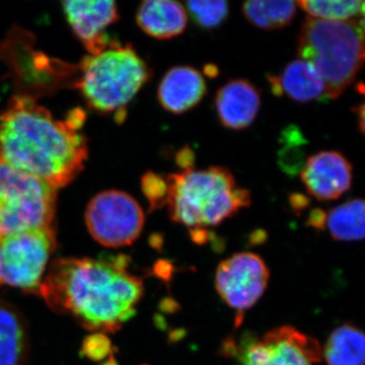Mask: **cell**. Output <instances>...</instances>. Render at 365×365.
<instances>
[{
  "label": "cell",
  "mask_w": 365,
  "mask_h": 365,
  "mask_svg": "<svg viewBox=\"0 0 365 365\" xmlns=\"http://www.w3.org/2000/svg\"><path fill=\"white\" fill-rule=\"evenodd\" d=\"M83 121L81 110L59 121L32 97H14L0 116V160L54 189L66 186L88 158L86 138L78 133Z\"/></svg>",
  "instance_id": "6da1fadb"
},
{
  "label": "cell",
  "mask_w": 365,
  "mask_h": 365,
  "mask_svg": "<svg viewBox=\"0 0 365 365\" xmlns=\"http://www.w3.org/2000/svg\"><path fill=\"white\" fill-rule=\"evenodd\" d=\"M119 259H59L52 264L39 294L50 309L69 314L96 332L119 330L136 313L143 281Z\"/></svg>",
  "instance_id": "7a4b0ae2"
},
{
  "label": "cell",
  "mask_w": 365,
  "mask_h": 365,
  "mask_svg": "<svg viewBox=\"0 0 365 365\" xmlns=\"http://www.w3.org/2000/svg\"><path fill=\"white\" fill-rule=\"evenodd\" d=\"M165 180L170 218L188 227L194 242H203L206 228L217 227L251 205L249 190L240 187L227 168L182 170Z\"/></svg>",
  "instance_id": "3957f363"
},
{
  "label": "cell",
  "mask_w": 365,
  "mask_h": 365,
  "mask_svg": "<svg viewBox=\"0 0 365 365\" xmlns=\"http://www.w3.org/2000/svg\"><path fill=\"white\" fill-rule=\"evenodd\" d=\"M299 59L309 62L324 79L327 98L336 100L351 86L364 61V19L316 20L302 24L297 39Z\"/></svg>",
  "instance_id": "277c9868"
},
{
  "label": "cell",
  "mask_w": 365,
  "mask_h": 365,
  "mask_svg": "<svg viewBox=\"0 0 365 365\" xmlns=\"http://www.w3.org/2000/svg\"><path fill=\"white\" fill-rule=\"evenodd\" d=\"M76 88L88 106L123 121L126 107L150 81L153 71L130 44L112 41L107 49L81 61Z\"/></svg>",
  "instance_id": "5b68a950"
},
{
  "label": "cell",
  "mask_w": 365,
  "mask_h": 365,
  "mask_svg": "<svg viewBox=\"0 0 365 365\" xmlns=\"http://www.w3.org/2000/svg\"><path fill=\"white\" fill-rule=\"evenodd\" d=\"M56 189L0 160V239L38 228H54Z\"/></svg>",
  "instance_id": "8992f818"
},
{
  "label": "cell",
  "mask_w": 365,
  "mask_h": 365,
  "mask_svg": "<svg viewBox=\"0 0 365 365\" xmlns=\"http://www.w3.org/2000/svg\"><path fill=\"white\" fill-rule=\"evenodd\" d=\"M222 351L241 365H314L322 359L318 341L292 326H282L258 338L252 333L223 343Z\"/></svg>",
  "instance_id": "52a82bcc"
},
{
  "label": "cell",
  "mask_w": 365,
  "mask_h": 365,
  "mask_svg": "<svg viewBox=\"0 0 365 365\" xmlns=\"http://www.w3.org/2000/svg\"><path fill=\"white\" fill-rule=\"evenodd\" d=\"M56 249L54 228H38L0 239V287L39 292L50 257Z\"/></svg>",
  "instance_id": "ba28073f"
},
{
  "label": "cell",
  "mask_w": 365,
  "mask_h": 365,
  "mask_svg": "<svg viewBox=\"0 0 365 365\" xmlns=\"http://www.w3.org/2000/svg\"><path fill=\"white\" fill-rule=\"evenodd\" d=\"M91 237L103 246H129L140 235L144 213L138 202L125 192L109 190L91 199L86 210Z\"/></svg>",
  "instance_id": "9c48e42d"
},
{
  "label": "cell",
  "mask_w": 365,
  "mask_h": 365,
  "mask_svg": "<svg viewBox=\"0 0 365 365\" xmlns=\"http://www.w3.org/2000/svg\"><path fill=\"white\" fill-rule=\"evenodd\" d=\"M269 280V270L258 255L239 253L225 259L215 273V287L227 306L244 313L261 299Z\"/></svg>",
  "instance_id": "30bf717a"
},
{
  "label": "cell",
  "mask_w": 365,
  "mask_h": 365,
  "mask_svg": "<svg viewBox=\"0 0 365 365\" xmlns=\"http://www.w3.org/2000/svg\"><path fill=\"white\" fill-rule=\"evenodd\" d=\"M66 20L74 35L90 55L104 51L112 40L106 34L116 23L119 14L116 4L110 0H71L62 2Z\"/></svg>",
  "instance_id": "8fae6325"
},
{
  "label": "cell",
  "mask_w": 365,
  "mask_h": 365,
  "mask_svg": "<svg viewBox=\"0 0 365 365\" xmlns=\"http://www.w3.org/2000/svg\"><path fill=\"white\" fill-rule=\"evenodd\" d=\"M307 193L319 201L336 200L351 188V163L335 150H323L311 155L300 173Z\"/></svg>",
  "instance_id": "7c38bea8"
},
{
  "label": "cell",
  "mask_w": 365,
  "mask_h": 365,
  "mask_svg": "<svg viewBox=\"0 0 365 365\" xmlns=\"http://www.w3.org/2000/svg\"><path fill=\"white\" fill-rule=\"evenodd\" d=\"M261 91L246 79H232L216 91L215 106L220 123L230 130L251 126L261 108Z\"/></svg>",
  "instance_id": "4fadbf2b"
},
{
  "label": "cell",
  "mask_w": 365,
  "mask_h": 365,
  "mask_svg": "<svg viewBox=\"0 0 365 365\" xmlns=\"http://www.w3.org/2000/svg\"><path fill=\"white\" fill-rule=\"evenodd\" d=\"M206 93L207 85L200 71L188 66H175L160 81L158 98L165 111L182 115L196 107Z\"/></svg>",
  "instance_id": "5bb4252c"
},
{
  "label": "cell",
  "mask_w": 365,
  "mask_h": 365,
  "mask_svg": "<svg viewBox=\"0 0 365 365\" xmlns=\"http://www.w3.org/2000/svg\"><path fill=\"white\" fill-rule=\"evenodd\" d=\"M271 90L277 97H287L299 103L325 101L327 88L324 79L309 62L295 59L284 67L279 76L269 74Z\"/></svg>",
  "instance_id": "9a60e30c"
},
{
  "label": "cell",
  "mask_w": 365,
  "mask_h": 365,
  "mask_svg": "<svg viewBox=\"0 0 365 365\" xmlns=\"http://www.w3.org/2000/svg\"><path fill=\"white\" fill-rule=\"evenodd\" d=\"M136 21L150 37L168 40L185 32L188 26V13L174 0H148L139 6Z\"/></svg>",
  "instance_id": "2e32d148"
},
{
  "label": "cell",
  "mask_w": 365,
  "mask_h": 365,
  "mask_svg": "<svg viewBox=\"0 0 365 365\" xmlns=\"http://www.w3.org/2000/svg\"><path fill=\"white\" fill-rule=\"evenodd\" d=\"M28 352L25 319L16 307L0 299V365H25Z\"/></svg>",
  "instance_id": "e0dca14e"
},
{
  "label": "cell",
  "mask_w": 365,
  "mask_h": 365,
  "mask_svg": "<svg viewBox=\"0 0 365 365\" xmlns=\"http://www.w3.org/2000/svg\"><path fill=\"white\" fill-rule=\"evenodd\" d=\"M325 227L334 240L356 242L365 234V204L362 199H351L326 213Z\"/></svg>",
  "instance_id": "ac0fdd59"
},
{
  "label": "cell",
  "mask_w": 365,
  "mask_h": 365,
  "mask_svg": "<svg viewBox=\"0 0 365 365\" xmlns=\"http://www.w3.org/2000/svg\"><path fill=\"white\" fill-rule=\"evenodd\" d=\"M365 339L356 327L345 324L333 331L324 356L329 365H364Z\"/></svg>",
  "instance_id": "d6986e66"
},
{
  "label": "cell",
  "mask_w": 365,
  "mask_h": 365,
  "mask_svg": "<svg viewBox=\"0 0 365 365\" xmlns=\"http://www.w3.org/2000/svg\"><path fill=\"white\" fill-rule=\"evenodd\" d=\"M242 9L252 25L262 30H276L292 23L297 4L290 0H251L245 2Z\"/></svg>",
  "instance_id": "ffe728a7"
},
{
  "label": "cell",
  "mask_w": 365,
  "mask_h": 365,
  "mask_svg": "<svg viewBox=\"0 0 365 365\" xmlns=\"http://www.w3.org/2000/svg\"><path fill=\"white\" fill-rule=\"evenodd\" d=\"M297 4L316 20L349 21L364 14L362 0H302Z\"/></svg>",
  "instance_id": "44dd1931"
},
{
  "label": "cell",
  "mask_w": 365,
  "mask_h": 365,
  "mask_svg": "<svg viewBox=\"0 0 365 365\" xmlns=\"http://www.w3.org/2000/svg\"><path fill=\"white\" fill-rule=\"evenodd\" d=\"M192 19L204 30L222 25L228 16V4L225 0H193L186 4Z\"/></svg>",
  "instance_id": "7402d4cb"
},
{
  "label": "cell",
  "mask_w": 365,
  "mask_h": 365,
  "mask_svg": "<svg viewBox=\"0 0 365 365\" xmlns=\"http://www.w3.org/2000/svg\"><path fill=\"white\" fill-rule=\"evenodd\" d=\"M141 189L150 202V210L162 208L167 203L168 184L165 178L148 172L141 179Z\"/></svg>",
  "instance_id": "603a6c76"
},
{
  "label": "cell",
  "mask_w": 365,
  "mask_h": 365,
  "mask_svg": "<svg viewBox=\"0 0 365 365\" xmlns=\"http://www.w3.org/2000/svg\"><path fill=\"white\" fill-rule=\"evenodd\" d=\"M177 165L181 168L182 170L194 169V163H195V153L190 148H182L178 153L176 157Z\"/></svg>",
  "instance_id": "cb8c5ba5"
},
{
  "label": "cell",
  "mask_w": 365,
  "mask_h": 365,
  "mask_svg": "<svg viewBox=\"0 0 365 365\" xmlns=\"http://www.w3.org/2000/svg\"><path fill=\"white\" fill-rule=\"evenodd\" d=\"M326 212L321 209H314L309 218V225L317 230H323L325 227Z\"/></svg>",
  "instance_id": "d4e9b609"
},
{
  "label": "cell",
  "mask_w": 365,
  "mask_h": 365,
  "mask_svg": "<svg viewBox=\"0 0 365 365\" xmlns=\"http://www.w3.org/2000/svg\"><path fill=\"white\" fill-rule=\"evenodd\" d=\"M359 127L360 132H364V105L361 104L359 107Z\"/></svg>",
  "instance_id": "484cf974"
}]
</instances>
